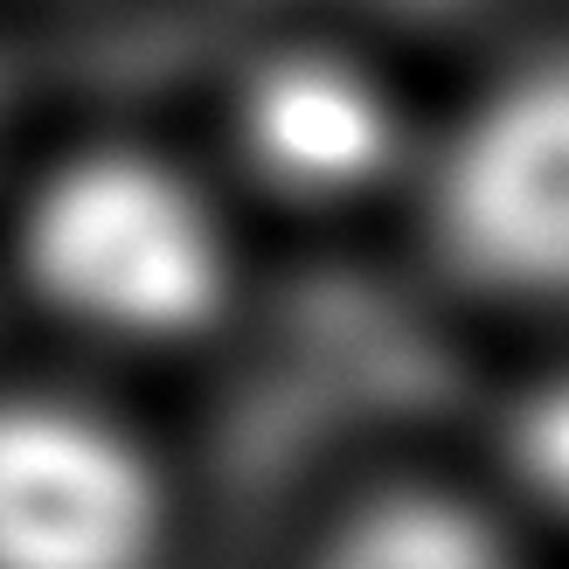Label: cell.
<instances>
[{"label": "cell", "instance_id": "obj_4", "mask_svg": "<svg viewBox=\"0 0 569 569\" xmlns=\"http://www.w3.org/2000/svg\"><path fill=\"white\" fill-rule=\"evenodd\" d=\"M243 160L284 202H355L396 181L410 153V111L348 56H278L237 104Z\"/></svg>", "mask_w": 569, "mask_h": 569}, {"label": "cell", "instance_id": "obj_2", "mask_svg": "<svg viewBox=\"0 0 569 569\" xmlns=\"http://www.w3.org/2000/svg\"><path fill=\"white\" fill-rule=\"evenodd\" d=\"M431 216L479 284L569 299V63L507 77L451 126Z\"/></svg>", "mask_w": 569, "mask_h": 569}, {"label": "cell", "instance_id": "obj_6", "mask_svg": "<svg viewBox=\"0 0 569 569\" xmlns=\"http://www.w3.org/2000/svg\"><path fill=\"white\" fill-rule=\"evenodd\" d=\"M507 466H515V479L542 515L569 521V368L549 376L542 389H528V403L515 410V431H507Z\"/></svg>", "mask_w": 569, "mask_h": 569}, {"label": "cell", "instance_id": "obj_5", "mask_svg": "<svg viewBox=\"0 0 569 569\" xmlns=\"http://www.w3.org/2000/svg\"><path fill=\"white\" fill-rule=\"evenodd\" d=\"M320 569H521L507 535L451 500H382L327 549Z\"/></svg>", "mask_w": 569, "mask_h": 569}, {"label": "cell", "instance_id": "obj_1", "mask_svg": "<svg viewBox=\"0 0 569 569\" xmlns=\"http://www.w3.org/2000/svg\"><path fill=\"white\" fill-rule=\"evenodd\" d=\"M28 278L98 340H188L230 292L216 209L147 153H91L28 209Z\"/></svg>", "mask_w": 569, "mask_h": 569}, {"label": "cell", "instance_id": "obj_3", "mask_svg": "<svg viewBox=\"0 0 569 569\" xmlns=\"http://www.w3.org/2000/svg\"><path fill=\"white\" fill-rule=\"evenodd\" d=\"M160 479L111 417L63 396L0 403V569H147Z\"/></svg>", "mask_w": 569, "mask_h": 569}]
</instances>
